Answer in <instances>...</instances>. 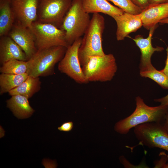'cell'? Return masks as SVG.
<instances>
[{
	"instance_id": "6da1fadb",
	"label": "cell",
	"mask_w": 168,
	"mask_h": 168,
	"mask_svg": "<svg viewBox=\"0 0 168 168\" xmlns=\"http://www.w3.org/2000/svg\"><path fill=\"white\" fill-rule=\"evenodd\" d=\"M136 107L129 116L117 122L114 127L117 132L127 134L131 128L140 124L149 122L160 123L165 120L168 106L151 107L146 105L142 99L138 96L135 98Z\"/></svg>"
},
{
	"instance_id": "7a4b0ae2",
	"label": "cell",
	"mask_w": 168,
	"mask_h": 168,
	"mask_svg": "<svg viewBox=\"0 0 168 168\" xmlns=\"http://www.w3.org/2000/svg\"><path fill=\"white\" fill-rule=\"evenodd\" d=\"M105 27L104 17L99 13H93L78 49L81 65L89 57L105 54L102 45V36Z\"/></svg>"
},
{
	"instance_id": "3957f363",
	"label": "cell",
	"mask_w": 168,
	"mask_h": 168,
	"mask_svg": "<svg viewBox=\"0 0 168 168\" xmlns=\"http://www.w3.org/2000/svg\"><path fill=\"white\" fill-rule=\"evenodd\" d=\"M67 48L57 46L38 50L27 61L29 75L39 77L53 74L55 64L63 58Z\"/></svg>"
},
{
	"instance_id": "277c9868",
	"label": "cell",
	"mask_w": 168,
	"mask_h": 168,
	"mask_svg": "<svg viewBox=\"0 0 168 168\" xmlns=\"http://www.w3.org/2000/svg\"><path fill=\"white\" fill-rule=\"evenodd\" d=\"M89 14L84 10L82 0H73L60 28L64 32L69 46L85 34L90 22Z\"/></svg>"
},
{
	"instance_id": "5b68a950",
	"label": "cell",
	"mask_w": 168,
	"mask_h": 168,
	"mask_svg": "<svg viewBox=\"0 0 168 168\" xmlns=\"http://www.w3.org/2000/svg\"><path fill=\"white\" fill-rule=\"evenodd\" d=\"M81 66L88 82L110 81L117 70L115 58L112 54L89 57Z\"/></svg>"
},
{
	"instance_id": "8992f818",
	"label": "cell",
	"mask_w": 168,
	"mask_h": 168,
	"mask_svg": "<svg viewBox=\"0 0 168 168\" xmlns=\"http://www.w3.org/2000/svg\"><path fill=\"white\" fill-rule=\"evenodd\" d=\"M137 139L149 148H158L168 152V131L161 123H147L134 128Z\"/></svg>"
},
{
	"instance_id": "52a82bcc",
	"label": "cell",
	"mask_w": 168,
	"mask_h": 168,
	"mask_svg": "<svg viewBox=\"0 0 168 168\" xmlns=\"http://www.w3.org/2000/svg\"><path fill=\"white\" fill-rule=\"evenodd\" d=\"M30 28L35 35L37 50L57 46L68 48L69 46L64 31L53 24L37 20Z\"/></svg>"
},
{
	"instance_id": "ba28073f",
	"label": "cell",
	"mask_w": 168,
	"mask_h": 168,
	"mask_svg": "<svg viewBox=\"0 0 168 168\" xmlns=\"http://www.w3.org/2000/svg\"><path fill=\"white\" fill-rule=\"evenodd\" d=\"M73 0H39L38 19L60 28Z\"/></svg>"
},
{
	"instance_id": "9c48e42d",
	"label": "cell",
	"mask_w": 168,
	"mask_h": 168,
	"mask_svg": "<svg viewBox=\"0 0 168 168\" xmlns=\"http://www.w3.org/2000/svg\"><path fill=\"white\" fill-rule=\"evenodd\" d=\"M82 39L79 38L68 46L58 65L60 72L65 74L76 82L81 84L88 83L83 72L78 55Z\"/></svg>"
},
{
	"instance_id": "30bf717a",
	"label": "cell",
	"mask_w": 168,
	"mask_h": 168,
	"mask_svg": "<svg viewBox=\"0 0 168 168\" xmlns=\"http://www.w3.org/2000/svg\"><path fill=\"white\" fill-rule=\"evenodd\" d=\"M39 0H11L16 22L30 28L38 19Z\"/></svg>"
},
{
	"instance_id": "8fae6325",
	"label": "cell",
	"mask_w": 168,
	"mask_h": 168,
	"mask_svg": "<svg viewBox=\"0 0 168 168\" xmlns=\"http://www.w3.org/2000/svg\"><path fill=\"white\" fill-rule=\"evenodd\" d=\"M25 53L28 60L36 53L35 38L31 29L16 23L8 34Z\"/></svg>"
},
{
	"instance_id": "7c38bea8",
	"label": "cell",
	"mask_w": 168,
	"mask_h": 168,
	"mask_svg": "<svg viewBox=\"0 0 168 168\" xmlns=\"http://www.w3.org/2000/svg\"><path fill=\"white\" fill-rule=\"evenodd\" d=\"M157 26V24L150 29L149 35L146 38H144L142 35H138L136 36L134 38H132L138 47L141 52L140 71L151 69L154 68L151 62L152 55L155 52H161L164 49L163 47L160 46L154 47L152 45V36Z\"/></svg>"
},
{
	"instance_id": "4fadbf2b",
	"label": "cell",
	"mask_w": 168,
	"mask_h": 168,
	"mask_svg": "<svg viewBox=\"0 0 168 168\" xmlns=\"http://www.w3.org/2000/svg\"><path fill=\"white\" fill-rule=\"evenodd\" d=\"M113 18L117 25L116 37L118 41L124 40L130 33L136 31L143 26L139 14H133L124 12Z\"/></svg>"
},
{
	"instance_id": "5bb4252c",
	"label": "cell",
	"mask_w": 168,
	"mask_h": 168,
	"mask_svg": "<svg viewBox=\"0 0 168 168\" xmlns=\"http://www.w3.org/2000/svg\"><path fill=\"white\" fill-rule=\"evenodd\" d=\"M143 27L149 30L168 18V2L149 5L139 14Z\"/></svg>"
},
{
	"instance_id": "9a60e30c",
	"label": "cell",
	"mask_w": 168,
	"mask_h": 168,
	"mask_svg": "<svg viewBox=\"0 0 168 168\" xmlns=\"http://www.w3.org/2000/svg\"><path fill=\"white\" fill-rule=\"evenodd\" d=\"M12 59L27 61L26 56L21 48L9 36L1 37L0 63L2 65Z\"/></svg>"
},
{
	"instance_id": "2e32d148",
	"label": "cell",
	"mask_w": 168,
	"mask_h": 168,
	"mask_svg": "<svg viewBox=\"0 0 168 168\" xmlns=\"http://www.w3.org/2000/svg\"><path fill=\"white\" fill-rule=\"evenodd\" d=\"M82 4L84 10L88 14L101 13L113 17L124 12L107 0H82Z\"/></svg>"
},
{
	"instance_id": "e0dca14e",
	"label": "cell",
	"mask_w": 168,
	"mask_h": 168,
	"mask_svg": "<svg viewBox=\"0 0 168 168\" xmlns=\"http://www.w3.org/2000/svg\"><path fill=\"white\" fill-rule=\"evenodd\" d=\"M7 101V107L14 115L20 119L30 117L35 111L30 106L28 98L20 95H14Z\"/></svg>"
},
{
	"instance_id": "ac0fdd59",
	"label": "cell",
	"mask_w": 168,
	"mask_h": 168,
	"mask_svg": "<svg viewBox=\"0 0 168 168\" xmlns=\"http://www.w3.org/2000/svg\"><path fill=\"white\" fill-rule=\"evenodd\" d=\"M16 21L11 5V0H0V36L7 35Z\"/></svg>"
},
{
	"instance_id": "d6986e66",
	"label": "cell",
	"mask_w": 168,
	"mask_h": 168,
	"mask_svg": "<svg viewBox=\"0 0 168 168\" xmlns=\"http://www.w3.org/2000/svg\"><path fill=\"white\" fill-rule=\"evenodd\" d=\"M41 85V82L39 77L29 75L27 79L19 86L8 93L11 96L20 95L29 99L40 90Z\"/></svg>"
},
{
	"instance_id": "ffe728a7",
	"label": "cell",
	"mask_w": 168,
	"mask_h": 168,
	"mask_svg": "<svg viewBox=\"0 0 168 168\" xmlns=\"http://www.w3.org/2000/svg\"><path fill=\"white\" fill-rule=\"evenodd\" d=\"M29 75L27 73L20 74L1 73L0 75V94L8 92L17 87Z\"/></svg>"
},
{
	"instance_id": "44dd1931",
	"label": "cell",
	"mask_w": 168,
	"mask_h": 168,
	"mask_svg": "<svg viewBox=\"0 0 168 168\" xmlns=\"http://www.w3.org/2000/svg\"><path fill=\"white\" fill-rule=\"evenodd\" d=\"M29 68L27 61L12 59L2 65L0 68V72L6 74H23L28 73Z\"/></svg>"
},
{
	"instance_id": "7402d4cb",
	"label": "cell",
	"mask_w": 168,
	"mask_h": 168,
	"mask_svg": "<svg viewBox=\"0 0 168 168\" xmlns=\"http://www.w3.org/2000/svg\"><path fill=\"white\" fill-rule=\"evenodd\" d=\"M142 77H148L153 80L164 89H168V77L161 70L155 68L144 71H140Z\"/></svg>"
},
{
	"instance_id": "603a6c76",
	"label": "cell",
	"mask_w": 168,
	"mask_h": 168,
	"mask_svg": "<svg viewBox=\"0 0 168 168\" xmlns=\"http://www.w3.org/2000/svg\"><path fill=\"white\" fill-rule=\"evenodd\" d=\"M113 2L124 12L128 13L138 14L142 10L134 4L130 0H107Z\"/></svg>"
},
{
	"instance_id": "cb8c5ba5",
	"label": "cell",
	"mask_w": 168,
	"mask_h": 168,
	"mask_svg": "<svg viewBox=\"0 0 168 168\" xmlns=\"http://www.w3.org/2000/svg\"><path fill=\"white\" fill-rule=\"evenodd\" d=\"M161 158L159 160L154 162V168H164L168 161V155L164 152L160 153Z\"/></svg>"
},
{
	"instance_id": "d4e9b609",
	"label": "cell",
	"mask_w": 168,
	"mask_h": 168,
	"mask_svg": "<svg viewBox=\"0 0 168 168\" xmlns=\"http://www.w3.org/2000/svg\"><path fill=\"white\" fill-rule=\"evenodd\" d=\"M121 162L124 165L125 168H147V166L146 165L140 164L139 165L136 166L130 163L124 156H122L120 157Z\"/></svg>"
},
{
	"instance_id": "484cf974",
	"label": "cell",
	"mask_w": 168,
	"mask_h": 168,
	"mask_svg": "<svg viewBox=\"0 0 168 168\" xmlns=\"http://www.w3.org/2000/svg\"><path fill=\"white\" fill-rule=\"evenodd\" d=\"M73 124L72 121H68L63 123L60 126L58 127V129L61 131L68 132L72 129Z\"/></svg>"
},
{
	"instance_id": "4316f807",
	"label": "cell",
	"mask_w": 168,
	"mask_h": 168,
	"mask_svg": "<svg viewBox=\"0 0 168 168\" xmlns=\"http://www.w3.org/2000/svg\"><path fill=\"white\" fill-rule=\"evenodd\" d=\"M132 2L142 10L149 5L148 0H130Z\"/></svg>"
},
{
	"instance_id": "83f0119b",
	"label": "cell",
	"mask_w": 168,
	"mask_h": 168,
	"mask_svg": "<svg viewBox=\"0 0 168 168\" xmlns=\"http://www.w3.org/2000/svg\"><path fill=\"white\" fill-rule=\"evenodd\" d=\"M155 101L160 103V105L168 106V94L166 96L161 98L154 99Z\"/></svg>"
},
{
	"instance_id": "f1b7e54d",
	"label": "cell",
	"mask_w": 168,
	"mask_h": 168,
	"mask_svg": "<svg viewBox=\"0 0 168 168\" xmlns=\"http://www.w3.org/2000/svg\"><path fill=\"white\" fill-rule=\"evenodd\" d=\"M167 56L165 61V66L164 68L161 70L168 77V46L166 49Z\"/></svg>"
},
{
	"instance_id": "f546056e",
	"label": "cell",
	"mask_w": 168,
	"mask_h": 168,
	"mask_svg": "<svg viewBox=\"0 0 168 168\" xmlns=\"http://www.w3.org/2000/svg\"><path fill=\"white\" fill-rule=\"evenodd\" d=\"M149 5L168 2V0H148Z\"/></svg>"
},
{
	"instance_id": "4dcf8cb0",
	"label": "cell",
	"mask_w": 168,
	"mask_h": 168,
	"mask_svg": "<svg viewBox=\"0 0 168 168\" xmlns=\"http://www.w3.org/2000/svg\"><path fill=\"white\" fill-rule=\"evenodd\" d=\"M163 125L168 131V110L165 117Z\"/></svg>"
},
{
	"instance_id": "1f68e13d",
	"label": "cell",
	"mask_w": 168,
	"mask_h": 168,
	"mask_svg": "<svg viewBox=\"0 0 168 168\" xmlns=\"http://www.w3.org/2000/svg\"><path fill=\"white\" fill-rule=\"evenodd\" d=\"M160 23L161 24H168V18L162 20Z\"/></svg>"
},
{
	"instance_id": "d6a6232c",
	"label": "cell",
	"mask_w": 168,
	"mask_h": 168,
	"mask_svg": "<svg viewBox=\"0 0 168 168\" xmlns=\"http://www.w3.org/2000/svg\"><path fill=\"white\" fill-rule=\"evenodd\" d=\"M165 168H168V163H167L165 167Z\"/></svg>"
}]
</instances>
